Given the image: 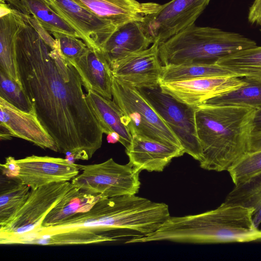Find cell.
I'll return each instance as SVG.
<instances>
[{
	"instance_id": "cell-29",
	"label": "cell",
	"mask_w": 261,
	"mask_h": 261,
	"mask_svg": "<svg viewBox=\"0 0 261 261\" xmlns=\"http://www.w3.org/2000/svg\"><path fill=\"white\" fill-rule=\"evenodd\" d=\"M0 97L21 111L26 112L35 111L23 88L1 70Z\"/></svg>"
},
{
	"instance_id": "cell-27",
	"label": "cell",
	"mask_w": 261,
	"mask_h": 261,
	"mask_svg": "<svg viewBox=\"0 0 261 261\" xmlns=\"http://www.w3.org/2000/svg\"><path fill=\"white\" fill-rule=\"evenodd\" d=\"M244 84L233 91L209 99L202 104L213 106L234 105L261 108V80L242 77Z\"/></svg>"
},
{
	"instance_id": "cell-3",
	"label": "cell",
	"mask_w": 261,
	"mask_h": 261,
	"mask_svg": "<svg viewBox=\"0 0 261 261\" xmlns=\"http://www.w3.org/2000/svg\"><path fill=\"white\" fill-rule=\"evenodd\" d=\"M253 209L223 202L216 209L196 215L170 216L153 232L127 243L167 241L218 244L261 241L252 220Z\"/></svg>"
},
{
	"instance_id": "cell-4",
	"label": "cell",
	"mask_w": 261,
	"mask_h": 261,
	"mask_svg": "<svg viewBox=\"0 0 261 261\" xmlns=\"http://www.w3.org/2000/svg\"><path fill=\"white\" fill-rule=\"evenodd\" d=\"M255 110L234 105L201 104L196 108V128L203 153L201 168L228 171L248 152Z\"/></svg>"
},
{
	"instance_id": "cell-24",
	"label": "cell",
	"mask_w": 261,
	"mask_h": 261,
	"mask_svg": "<svg viewBox=\"0 0 261 261\" xmlns=\"http://www.w3.org/2000/svg\"><path fill=\"white\" fill-rule=\"evenodd\" d=\"M31 188L16 177L2 175L0 181V226L6 224L27 201Z\"/></svg>"
},
{
	"instance_id": "cell-35",
	"label": "cell",
	"mask_w": 261,
	"mask_h": 261,
	"mask_svg": "<svg viewBox=\"0 0 261 261\" xmlns=\"http://www.w3.org/2000/svg\"><path fill=\"white\" fill-rule=\"evenodd\" d=\"M252 133L261 131V108L255 111L252 120Z\"/></svg>"
},
{
	"instance_id": "cell-13",
	"label": "cell",
	"mask_w": 261,
	"mask_h": 261,
	"mask_svg": "<svg viewBox=\"0 0 261 261\" xmlns=\"http://www.w3.org/2000/svg\"><path fill=\"white\" fill-rule=\"evenodd\" d=\"M160 43L130 54L112 64L114 77L137 89L160 86L162 64L159 54Z\"/></svg>"
},
{
	"instance_id": "cell-11",
	"label": "cell",
	"mask_w": 261,
	"mask_h": 261,
	"mask_svg": "<svg viewBox=\"0 0 261 261\" xmlns=\"http://www.w3.org/2000/svg\"><path fill=\"white\" fill-rule=\"evenodd\" d=\"M244 84L242 77L228 75L162 82L160 87L164 92L178 101L196 108L209 99L230 92Z\"/></svg>"
},
{
	"instance_id": "cell-18",
	"label": "cell",
	"mask_w": 261,
	"mask_h": 261,
	"mask_svg": "<svg viewBox=\"0 0 261 261\" xmlns=\"http://www.w3.org/2000/svg\"><path fill=\"white\" fill-rule=\"evenodd\" d=\"M72 63L79 72L87 92L91 90L104 98L112 99L113 75L110 65L100 48L88 47Z\"/></svg>"
},
{
	"instance_id": "cell-31",
	"label": "cell",
	"mask_w": 261,
	"mask_h": 261,
	"mask_svg": "<svg viewBox=\"0 0 261 261\" xmlns=\"http://www.w3.org/2000/svg\"><path fill=\"white\" fill-rule=\"evenodd\" d=\"M57 41L63 55L70 62L82 56L88 46L80 38L61 33H50Z\"/></svg>"
},
{
	"instance_id": "cell-21",
	"label": "cell",
	"mask_w": 261,
	"mask_h": 261,
	"mask_svg": "<svg viewBox=\"0 0 261 261\" xmlns=\"http://www.w3.org/2000/svg\"><path fill=\"white\" fill-rule=\"evenodd\" d=\"M86 100L97 118L103 133L114 132L119 136V142L128 149L131 145L132 135L123 112L113 100L107 99L90 90Z\"/></svg>"
},
{
	"instance_id": "cell-16",
	"label": "cell",
	"mask_w": 261,
	"mask_h": 261,
	"mask_svg": "<svg viewBox=\"0 0 261 261\" xmlns=\"http://www.w3.org/2000/svg\"><path fill=\"white\" fill-rule=\"evenodd\" d=\"M99 18L116 28L134 21L143 22L156 12L161 5L136 0H73Z\"/></svg>"
},
{
	"instance_id": "cell-7",
	"label": "cell",
	"mask_w": 261,
	"mask_h": 261,
	"mask_svg": "<svg viewBox=\"0 0 261 261\" xmlns=\"http://www.w3.org/2000/svg\"><path fill=\"white\" fill-rule=\"evenodd\" d=\"M112 91L113 100L125 116L132 136L182 147L176 135L137 88L113 76Z\"/></svg>"
},
{
	"instance_id": "cell-32",
	"label": "cell",
	"mask_w": 261,
	"mask_h": 261,
	"mask_svg": "<svg viewBox=\"0 0 261 261\" xmlns=\"http://www.w3.org/2000/svg\"><path fill=\"white\" fill-rule=\"evenodd\" d=\"M0 169L2 175L8 177H16L19 173L16 160L11 156L6 158L5 162L1 164Z\"/></svg>"
},
{
	"instance_id": "cell-6",
	"label": "cell",
	"mask_w": 261,
	"mask_h": 261,
	"mask_svg": "<svg viewBox=\"0 0 261 261\" xmlns=\"http://www.w3.org/2000/svg\"><path fill=\"white\" fill-rule=\"evenodd\" d=\"M71 186V182L67 181L31 189L22 207L6 224L0 226V244H31L46 215Z\"/></svg>"
},
{
	"instance_id": "cell-20",
	"label": "cell",
	"mask_w": 261,
	"mask_h": 261,
	"mask_svg": "<svg viewBox=\"0 0 261 261\" xmlns=\"http://www.w3.org/2000/svg\"><path fill=\"white\" fill-rule=\"evenodd\" d=\"M23 21L20 12L1 0L0 70L22 87L16 55V35ZM23 88V87H22Z\"/></svg>"
},
{
	"instance_id": "cell-14",
	"label": "cell",
	"mask_w": 261,
	"mask_h": 261,
	"mask_svg": "<svg viewBox=\"0 0 261 261\" xmlns=\"http://www.w3.org/2000/svg\"><path fill=\"white\" fill-rule=\"evenodd\" d=\"M83 38L90 48H100L117 29L73 0H45Z\"/></svg>"
},
{
	"instance_id": "cell-23",
	"label": "cell",
	"mask_w": 261,
	"mask_h": 261,
	"mask_svg": "<svg viewBox=\"0 0 261 261\" xmlns=\"http://www.w3.org/2000/svg\"><path fill=\"white\" fill-rule=\"evenodd\" d=\"M14 9L32 16L50 33H64L83 40L82 35L54 11L45 0H17Z\"/></svg>"
},
{
	"instance_id": "cell-37",
	"label": "cell",
	"mask_w": 261,
	"mask_h": 261,
	"mask_svg": "<svg viewBox=\"0 0 261 261\" xmlns=\"http://www.w3.org/2000/svg\"><path fill=\"white\" fill-rule=\"evenodd\" d=\"M260 31H261V29H260Z\"/></svg>"
},
{
	"instance_id": "cell-19",
	"label": "cell",
	"mask_w": 261,
	"mask_h": 261,
	"mask_svg": "<svg viewBox=\"0 0 261 261\" xmlns=\"http://www.w3.org/2000/svg\"><path fill=\"white\" fill-rule=\"evenodd\" d=\"M153 43L142 22L134 21L118 27L100 49L111 66L130 54L148 48Z\"/></svg>"
},
{
	"instance_id": "cell-26",
	"label": "cell",
	"mask_w": 261,
	"mask_h": 261,
	"mask_svg": "<svg viewBox=\"0 0 261 261\" xmlns=\"http://www.w3.org/2000/svg\"><path fill=\"white\" fill-rule=\"evenodd\" d=\"M217 63L237 76L261 80V46L231 54Z\"/></svg>"
},
{
	"instance_id": "cell-2",
	"label": "cell",
	"mask_w": 261,
	"mask_h": 261,
	"mask_svg": "<svg viewBox=\"0 0 261 261\" xmlns=\"http://www.w3.org/2000/svg\"><path fill=\"white\" fill-rule=\"evenodd\" d=\"M170 216L169 207L136 195L103 198L88 211L42 227L31 244L88 245L111 242L124 231L130 239L156 230ZM129 239V240H130Z\"/></svg>"
},
{
	"instance_id": "cell-12",
	"label": "cell",
	"mask_w": 261,
	"mask_h": 261,
	"mask_svg": "<svg viewBox=\"0 0 261 261\" xmlns=\"http://www.w3.org/2000/svg\"><path fill=\"white\" fill-rule=\"evenodd\" d=\"M0 122L1 140L17 137L41 148L58 152L55 142L42 124L35 111H21L0 97Z\"/></svg>"
},
{
	"instance_id": "cell-17",
	"label": "cell",
	"mask_w": 261,
	"mask_h": 261,
	"mask_svg": "<svg viewBox=\"0 0 261 261\" xmlns=\"http://www.w3.org/2000/svg\"><path fill=\"white\" fill-rule=\"evenodd\" d=\"M128 163L139 172H162L175 158L185 153L181 147L132 136L129 147L125 149Z\"/></svg>"
},
{
	"instance_id": "cell-22",
	"label": "cell",
	"mask_w": 261,
	"mask_h": 261,
	"mask_svg": "<svg viewBox=\"0 0 261 261\" xmlns=\"http://www.w3.org/2000/svg\"><path fill=\"white\" fill-rule=\"evenodd\" d=\"M103 198L105 197L100 194L85 192L71 184L63 197L46 215L42 227L58 224L72 216L86 212Z\"/></svg>"
},
{
	"instance_id": "cell-33",
	"label": "cell",
	"mask_w": 261,
	"mask_h": 261,
	"mask_svg": "<svg viewBox=\"0 0 261 261\" xmlns=\"http://www.w3.org/2000/svg\"><path fill=\"white\" fill-rule=\"evenodd\" d=\"M248 20L251 24L261 25V0H254L249 9Z\"/></svg>"
},
{
	"instance_id": "cell-28",
	"label": "cell",
	"mask_w": 261,
	"mask_h": 261,
	"mask_svg": "<svg viewBox=\"0 0 261 261\" xmlns=\"http://www.w3.org/2000/svg\"><path fill=\"white\" fill-rule=\"evenodd\" d=\"M228 75H234L217 63L172 64L162 66L160 82L205 76Z\"/></svg>"
},
{
	"instance_id": "cell-34",
	"label": "cell",
	"mask_w": 261,
	"mask_h": 261,
	"mask_svg": "<svg viewBox=\"0 0 261 261\" xmlns=\"http://www.w3.org/2000/svg\"><path fill=\"white\" fill-rule=\"evenodd\" d=\"M261 149V131L252 133L248 142V152H252Z\"/></svg>"
},
{
	"instance_id": "cell-9",
	"label": "cell",
	"mask_w": 261,
	"mask_h": 261,
	"mask_svg": "<svg viewBox=\"0 0 261 261\" xmlns=\"http://www.w3.org/2000/svg\"><path fill=\"white\" fill-rule=\"evenodd\" d=\"M138 89L177 137L185 153L200 162L203 153L196 128V108L164 92L160 86Z\"/></svg>"
},
{
	"instance_id": "cell-10",
	"label": "cell",
	"mask_w": 261,
	"mask_h": 261,
	"mask_svg": "<svg viewBox=\"0 0 261 261\" xmlns=\"http://www.w3.org/2000/svg\"><path fill=\"white\" fill-rule=\"evenodd\" d=\"M211 0H171L142 22L153 42H163L195 23Z\"/></svg>"
},
{
	"instance_id": "cell-36",
	"label": "cell",
	"mask_w": 261,
	"mask_h": 261,
	"mask_svg": "<svg viewBox=\"0 0 261 261\" xmlns=\"http://www.w3.org/2000/svg\"><path fill=\"white\" fill-rule=\"evenodd\" d=\"M107 141L109 143H115L119 141V136L116 133H111L107 135Z\"/></svg>"
},
{
	"instance_id": "cell-25",
	"label": "cell",
	"mask_w": 261,
	"mask_h": 261,
	"mask_svg": "<svg viewBox=\"0 0 261 261\" xmlns=\"http://www.w3.org/2000/svg\"><path fill=\"white\" fill-rule=\"evenodd\" d=\"M224 202L253 209V223L261 230V172L235 185Z\"/></svg>"
},
{
	"instance_id": "cell-30",
	"label": "cell",
	"mask_w": 261,
	"mask_h": 261,
	"mask_svg": "<svg viewBox=\"0 0 261 261\" xmlns=\"http://www.w3.org/2000/svg\"><path fill=\"white\" fill-rule=\"evenodd\" d=\"M228 172L234 185L261 172V149L246 152Z\"/></svg>"
},
{
	"instance_id": "cell-15",
	"label": "cell",
	"mask_w": 261,
	"mask_h": 261,
	"mask_svg": "<svg viewBox=\"0 0 261 261\" xmlns=\"http://www.w3.org/2000/svg\"><path fill=\"white\" fill-rule=\"evenodd\" d=\"M19 173L16 177L31 189L72 180L80 173L78 164L61 158L32 155L16 160Z\"/></svg>"
},
{
	"instance_id": "cell-5",
	"label": "cell",
	"mask_w": 261,
	"mask_h": 261,
	"mask_svg": "<svg viewBox=\"0 0 261 261\" xmlns=\"http://www.w3.org/2000/svg\"><path fill=\"white\" fill-rule=\"evenodd\" d=\"M257 46L240 34L194 24L160 43L159 54L163 65L216 64L236 52Z\"/></svg>"
},
{
	"instance_id": "cell-8",
	"label": "cell",
	"mask_w": 261,
	"mask_h": 261,
	"mask_svg": "<svg viewBox=\"0 0 261 261\" xmlns=\"http://www.w3.org/2000/svg\"><path fill=\"white\" fill-rule=\"evenodd\" d=\"M82 173L71 184L85 192L110 198L136 195L140 188L139 173L129 163L121 165L112 158L99 164L79 165Z\"/></svg>"
},
{
	"instance_id": "cell-1",
	"label": "cell",
	"mask_w": 261,
	"mask_h": 261,
	"mask_svg": "<svg viewBox=\"0 0 261 261\" xmlns=\"http://www.w3.org/2000/svg\"><path fill=\"white\" fill-rule=\"evenodd\" d=\"M22 17L15 45L23 90L58 152L88 160L101 147L103 132L80 73L50 33L32 16Z\"/></svg>"
}]
</instances>
